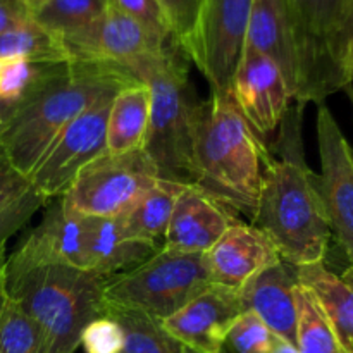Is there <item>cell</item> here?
I'll return each instance as SVG.
<instances>
[{
  "label": "cell",
  "instance_id": "11",
  "mask_svg": "<svg viewBox=\"0 0 353 353\" xmlns=\"http://www.w3.org/2000/svg\"><path fill=\"white\" fill-rule=\"evenodd\" d=\"M110 100L90 107L52 141L28 178L38 195L45 200L62 196L86 165L105 154Z\"/></svg>",
  "mask_w": 353,
  "mask_h": 353
},
{
  "label": "cell",
  "instance_id": "36",
  "mask_svg": "<svg viewBox=\"0 0 353 353\" xmlns=\"http://www.w3.org/2000/svg\"><path fill=\"white\" fill-rule=\"evenodd\" d=\"M31 19L28 0H0V33Z\"/></svg>",
  "mask_w": 353,
  "mask_h": 353
},
{
  "label": "cell",
  "instance_id": "9",
  "mask_svg": "<svg viewBox=\"0 0 353 353\" xmlns=\"http://www.w3.org/2000/svg\"><path fill=\"white\" fill-rule=\"evenodd\" d=\"M254 0H202L185 54L212 93H230L247 43Z\"/></svg>",
  "mask_w": 353,
  "mask_h": 353
},
{
  "label": "cell",
  "instance_id": "39",
  "mask_svg": "<svg viewBox=\"0 0 353 353\" xmlns=\"http://www.w3.org/2000/svg\"><path fill=\"white\" fill-rule=\"evenodd\" d=\"M17 103L19 102H6V100H0V137H2L3 131L7 130L9 123L12 121L14 114L17 110Z\"/></svg>",
  "mask_w": 353,
  "mask_h": 353
},
{
  "label": "cell",
  "instance_id": "38",
  "mask_svg": "<svg viewBox=\"0 0 353 353\" xmlns=\"http://www.w3.org/2000/svg\"><path fill=\"white\" fill-rule=\"evenodd\" d=\"M6 264H7V254L6 247H0V317H2L6 303L9 300L7 295V283H6Z\"/></svg>",
  "mask_w": 353,
  "mask_h": 353
},
{
  "label": "cell",
  "instance_id": "2",
  "mask_svg": "<svg viewBox=\"0 0 353 353\" xmlns=\"http://www.w3.org/2000/svg\"><path fill=\"white\" fill-rule=\"evenodd\" d=\"M140 81L126 68L102 62L69 61L47 64L17 103V110L0 137L10 164L30 178L52 141L76 117L119 90Z\"/></svg>",
  "mask_w": 353,
  "mask_h": 353
},
{
  "label": "cell",
  "instance_id": "31",
  "mask_svg": "<svg viewBox=\"0 0 353 353\" xmlns=\"http://www.w3.org/2000/svg\"><path fill=\"white\" fill-rule=\"evenodd\" d=\"M47 200L38 195L33 188H28L14 200L0 207V247H6L7 240L23 230L31 217L45 205Z\"/></svg>",
  "mask_w": 353,
  "mask_h": 353
},
{
  "label": "cell",
  "instance_id": "33",
  "mask_svg": "<svg viewBox=\"0 0 353 353\" xmlns=\"http://www.w3.org/2000/svg\"><path fill=\"white\" fill-rule=\"evenodd\" d=\"M109 3L126 16L133 17L143 26L157 31L162 37L174 38L171 26H169L168 16H165L159 0H109Z\"/></svg>",
  "mask_w": 353,
  "mask_h": 353
},
{
  "label": "cell",
  "instance_id": "19",
  "mask_svg": "<svg viewBox=\"0 0 353 353\" xmlns=\"http://www.w3.org/2000/svg\"><path fill=\"white\" fill-rule=\"evenodd\" d=\"M296 279L293 265L285 261L259 272L241 286L243 310L254 312L274 336L296 345L299 309L295 299Z\"/></svg>",
  "mask_w": 353,
  "mask_h": 353
},
{
  "label": "cell",
  "instance_id": "16",
  "mask_svg": "<svg viewBox=\"0 0 353 353\" xmlns=\"http://www.w3.org/2000/svg\"><path fill=\"white\" fill-rule=\"evenodd\" d=\"M203 257L212 283L238 292L259 272L281 262L271 240L254 224L240 221H234Z\"/></svg>",
  "mask_w": 353,
  "mask_h": 353
},
{
  "label": "cell",
  "instance_id": "32",
  "mask_svg": "<svg viewBox=\"0 0 353 353\" xmlns=\"http://www.w3.org/2000/svg\"><path fill=\"white\" fill-rule=\"evenodd\" d=\"M81 345L86 353H123V330L116 321L102 316L85 327Z\"/></svg>",
  "mask_w": 353,
  "mask_h": 353
},
{
  "label": "cell",
  "instance_id": "35",
  "mask_svg": "<svg viewBox=\"0 0 353 353\" xmlns=\"http://www.w3.org/2000/svg\"><path fill=\"white\" fill-rule=\"evenodd\" d=\"M30 188V181L24 178L7 157L6 150L0 145V207L14 200Z\"/></svg>",
  "mask_w": 353,
  "mask_h": 353
},
{
  "label": "cell",
  "instance_id": "5",
  "mask_svg": "<svg viewBox=\"0 0 353 353\" xmlns=\"http://www.w3.org/2000/svg\"><path fill=\"white\" fill-rule=\"evenodd\" d=\"M188 57L179 45L131 69L150 90V124L143 152L159 178L193 186V117L199 99L188 76Z\"/></svg>",
  "mask_w": 353,
  "mask_h": 353
},
{
  "label": "cell",
  "instance_id": "12",
  "mask_svg": "<svg viewBox=\"0 0 353 353\" xmlns=\"http://www.w3.org/2000/svg\"><path fill=\"white\" fill-rule=\"evenodd\" d=\"M321 195L331 231L353 265V152L326 103H317Z\"/></svg>",
  "mask_w": 353,
  "mask_h": 353
},
{
  "label": "cell",
  "instance_id": "26",
  "mask_svg": "<svg viewBox=\"0 0 353 353\" xmlns=\"http://www.w3.org/2000/svg\"><path fill=\"white\" fill-rule=\"evenodd\" d=\"M295 299L296 309H299V323H296V348L299 352L347 353L312 293L296 283Z\"/></svg>",
  "mask_w": 353,
  "mask_h": 353
},
{
  "label": "cell",
  "instance_id": "17",
  "mask_svg": "<svg viewBox=\"0 0 353 353\" xmlns=\"http://www.w3.org/2000/svg\"><path fill=\"white\" fill-rule=\"evenodd\" d=\"M245 47L254 48L278 65L292 100H296L300 90V55L288 0L252 2Z\"/></svg>",
  "mask_w": 353,
  "mask_h": 353
},
{
  "label": "cell",
  "instance_id": "25",
  "mask_svg": "<svg viewBox=\"0 0 353 353\" xmlns=\"http://www.w3.org/2000/svg\"><path fill=\"white\" fill-rule=\"evenodd\" d=\"M23 57L38 64L69 62L61 38L38 26L33 19L0 33V59Z\"/></svg>",
  "mask_w": 353,
  "mask_h": 353
},
{
  "label": "cell",
  "instance_id": "4",
  "mask_svg": "<svg viewBox=\"0 0 353 353\" xmlns=\"http://www.w3.org/2000/svg\"><path fill=\"white\" fill-rule=\"evenodd\" d=\"M7 295L40 330L45 353H74L81 334L105 310V276L71 265L6 274Z\"/></svg>",
  "mask_w": 353,
  "mask_h": 353
},
{
  "label": "cell",
  "instance_id": "7",
  "mask_svg": "<svg viewBox=\"0 0 353 353\" xmlns=\"http://www.w3.org/2000/svg\"><path fill=\"white\" fill-rule=\"evenodd\" d=\"M157 179V168L143 150L105 152L76 176L61 200L86 217H123Z\"/></svg>",
  "mask_w": 353,
  "mask_h": 353
},
{
  "label": "cell",
  "instance_id": "14",
  "mask_svg": "<svg viewBox=\"0 0 353 353\" xmlns=\"http://www.w3.org/2000/svg\"><path fill=\"white\" fill-rule=\"evenodd\" d=\"M55 264L88 269L86 217L72 212L62 200L48 207L41 223L7 257L6 274Z\"/></svg>",
  "mask_w": 353,
  "mask_h": 353
},
{
  "label": "cell",
  "instance_id": "8",
  "mask_svg": "<svg viewBox=\"0 0 353 353\" xmlns=\"http://www.w3.org/2000/svg\"><path fill=\"white\" fill-rule=\"evenodd\" d=\"M300 55V90L295 102L323 103L345 88L333 45L353 9V0H288Z\"/></svg>",
  "mask_w": 353,
  "mask_h": 353
},
{
  "label": "cell",
  "instance_id": "3",
  "mask_svg": "<svg viewBox=\"0 0 353 353\" xmlns=\"http://www.w3.org/2000/svg\"><path fill=\"white\" fill-rule=\"evenodd\" d=\"M265 145L231 93L199 100L193 117V186L216 202L254 219L262 183Z\"/></svg>",
  "mask_w": 353,
  "mask_h": 353
},
{
  "label": "cell",
  "instance_id": "18",
  "mask_svg": "<svg viewBox=\"0 0 353 353\" xmlns=\"http://www.w3.org/2000/svg\"><path fill=\"white\" fill-rule=\"evenodd\" d=\"M233 223L226 207L188 185L176 200L162 248L205 255Z\"/></svg>",
  "mask_w": 353,
  "mask_h": 353
},
{
  "label": "cell",
  "instance_id": "41",
  "mask_svg": "<svg viewBox=\"0 0 353 353\" xmlns=\"http://www.w3.org/2000/svg\"><path fill=\"white\" fill-rule=\"evenodd\" d=\"M271 353H300L296 345L290 343V341L283 340V338L274 336V341H272Z\"/></svg>",
  "mask_w": 353,
  "mask_h": 353
},
{
  "label": "cell",
  "instance_id": "20",
  "mask_svg": "<svg viewBox=\"0 0 353 353\" xmlns=\"http://www.w3.org/2000/svg\"><path fill=\"white\" fill-rule=\"evenodd\" d=\"M161 248V245L128 236L119 217H86L88 271L109 278L143 264Z\"/></svg>",
  "mask_w": 353,
  "mask_h": 353
},
{
  "label": "cell",
  "instance_id": "21",
  "mask_svg": "<svg viewBox=\"0 0 353 353\" xmlns=\"http://www.w3.org/2000/svg\"><path fill=\"white\" fill-rule=\"evenodd\" d=\"M293 271L296 283L319 303L345 350L353 353V265L341 276L330 271L324 262L293 268Z\"/></svg>",
  "mask_w": 353,
  "mask_h": 353
},
{
  "label": "cell",
  "instance_id": "43",
  "mask_svg": "<svg viewBox=\"0 0 353 353\" xmlns=\"http://www.w3.org/2000/svg\"><path fill=\"white\" fill-rule=\"evenodd\" d=\"M216 353H224V352H223V350H221V352H216Z\"/></svg>",
  "mask_w": 353,
  "mask_h": 353
},
{
  "label": "cell",
  "instance_id": "30",
  "mask_svg": "<svg viewBox=\"0 0 353 353\" xmlns=\"http://www.w3.org/2000/svg\"><path fill=\"white\" fill-rule=\"evenodd\" d=\"M226 341L236 353H271L274 334L261 317L245 310L231 326Z\"/></svg>",
  "mask_w": 353,
  "mask_h": 353
},
{
  "label": "cell",
  "instance_id": "37",
  "mask_svg": "<svg viewBox=\"0 0 353 353\" xmlns=\"http://www.w3.org/2000/svg\"><path fill=\"white\" fill-rule=\"evenodd\" d=\"M352 43H353V9L350 10V14H348L347 21H345L343 26H341L340 33H338L336 40H334V45H333V57H334V62H336L338 69H340L341 76H343L341 61H343L345 52H347V48L350 47ZM343 79H345V76H343Z\"/></svg>",
  "mask_w": 353,
  "mask_h": 353
},
{
  "label": "cell",
  "instance_id": "10",
  "mask_svg": "<svg viewBox=\"0 0 353 353\" xmlns=\"http://www.w3.org/2000/svg\"><path fill=\"white\" fill-rule=\"evenodd\" d=\"M69 61L102 62L126 68L131 72L134 65L148 59L161 57L176 40L162 37L157 31L143 26L109 3L105 12L90 26L62 38Z\"/></svg>",
  "mask_w": 353,
  "mask_h": 353
},
{
  "label": "cell",
  "instance_id": "28",
  "mask_svg": "<svg viewBox=\"0 0 353 353\" xmlns=\"http://www.w3.org/2000/svg\"><path fill=\"white\" fill-rule=\"evenodd\" d=\"M0 353H45L43 336L34 321L10 299L0 317Z\"/></svg>",
  "mask_w": 353,
  "mask_h": 353
},
{
  "label": "cell",
  "instance_id": "42",
  "mask_svg": "<svg viewBox=\"0 0 353 353\" xmlns=\"http://www.w3.org/2000/svg\"><path fill=\"white\" fill-rule=\"evenodd\" d=\"M45 2H47V0H28V6H30L31 12H33V10H37L38 7H40L41 3H45Z\"/></svg>",
  "mask_w": 353,
  "mask_h": 353
},
{
  "label": "cell",
  "instance_id": "1",
  "mask_svg": "<svg viewBox=\"0 0 353 353\" xmlns=\"http://www.w3.org/2000/svg\"><path fill=\"white\" fill-rule=\"evenodd\" d=\"M302 105L288 109L279 124L278 141L271 147L276 154L265 148L261 195L252 219L281 261L293 268L324 262L333 236L319 176L303 157Z\"/></svg>",
  "mask_w": 353,
  "mask_h": 353
},
{
  "label": "cell",
  "instance_id": "24",
  "mask_svg": "<svg viewBox=\"0 0 353 353\" xmlns=\"http://www.w3.org/2000/svg\"><path fill=\"white\" fill-rule=\"evenodd\" d=\"M103 316L116 321L123 330V353H195L168 333L161 321L147 314L105 303Z\"/></svg>",
  "mask_w": 353,
  "mask_h": 353
},
{
  "label": "cell",
  "instance_id": "34",
  "mask_svg": "<svg viewBox=\"0 0 353 353\" xmlns=\"http://www.w3.org/2000/svg\"><path fill=\"white\" fill-rule=\"evenodd\" d=\"M159 3L168 16L176 43L185 52L190 37H192L202 0H159Z\"/></svg>",
  "mask_w": 353,
  "mask_h": 353
},
{
  "label": "cell",
  "instance_id": "22",
  "mask_svg": "<svg viewBox=\"0 0 353 353\" xmlns=\"http://www.w3.org/2000/svg\"><path fill=\"white\" fill-rule=\"evenodd\" d=\"M150 90L143 81L133 83L112 97L105 130L109 154L143 150L150 124Z\"/></svg>",
  "mask_w": 353,
  "mask_h": 353
},
{
  "label": "cell",
  "instance_id": "13",
  "mask_svg": "<svg viewBox=\"0 0 353 353\" xmlns=\"http://www.w3.org/2000/svg\"><path fill=\"white\" fill-rule=\"evenodd\" d=\"M234 103L259 138L278 131L290 109L292 95L278 65L245 47L230 90Z\"/></svg>",
  "mask_w": 353,
  "mask_h": 353
},
{
  "label": "cell",
  "instance_id": "29",
  "mask_svg": "<svg viewBox=\"0 0 353 353\" xmlns=\"http://www.w3.org/2000/svg\"><path fill=\"white\" fill-rule=\"evenodd\" d=\"M45 65L23 57L0 59V100L19 102L40 78Z\"/></svg>",
  "mask_w": 353,
  "mask_h": 353
},
{
  "label": "cell",
  "instance_id": "40",
  "mask_svg": "<svg viewBox=\"0 0 353 353\" xmlns=\"http://www.w3.org/2000/svg\"><path fill=\"white\" fill-rule=\"evenodd\" d=\"M341 69H343L345 81H347V85H350L353 81V43L345 52L343 61H341Z\"/></svg>",
  "mask_w": 353,
  "mask_h": 353
},
{
  "label": "cell",
  "instance_id": "6",
  "mask_svg": "<svg viewBox=\"0 0 353 353\" xmlns=\"http://www.w3.org/2000/svg\"><path fill=\"white\" fill-rule=\"evenodd\" d=\"M212 285L205 257L161 248L130 271L105 278L107 305L164 321Z\"/></svg>",
  "mask_w": 353,
  "mask_h": 353
},
{
  "label": "cell",
  "instance_id": "15",
  "mask_svg": "<svg viewBox=\"0 0 353 353\" xmlns=\"http://www.w3.org/2000/svg\"><path fill=\"white\" fill-rule=\"evenodd\" d=\"M243 312L238 290L212 283L161 323L192 352L216 353L223 350L231 326Z\"/></svg>",
  "mask_w": 353,
  "mask_h": 353
},
{
  "label": "cell",
  "instance_id": "27",
  "mask_svg": "<svg viewBox=\"0 0 353 353\" xmlns=\"http://www.w3.org/2000/svg\"><path fill=\"white\" fill-rule=\"evenodd\" d=\"M109 0H47L31 12V19L57 38H65L99 19Z\"/></svg>",
  "mask_w": 353,
  "mask_h": 353
},
{
  "label": "cell",
  "instance_id": "23",
  "mask_svg": "<svg viewBox=\"0 0 353 353\" xmlns=\"http://www.w3.org/2000/svg\"><path fill=\"white\" fill-rule=\"evenodd\" d=\"M186 186L188 185L159 178L155 185L119 217L128 236L162 247L176 200Z\"/></svg>",
  "mask_w": 353,
  "mask_h": 353
}]
</instances>
